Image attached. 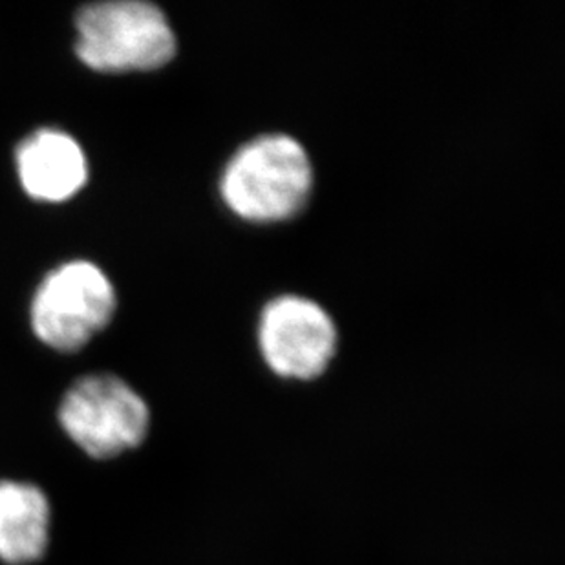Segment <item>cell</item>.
I'll return each mask as SVG.
<instances>
[{
  "label": "cell",
  "instance_id": "2",
  "mask_svg": "<svg viewBox=\"0 0 565 565\" xmlns=\"http://www.w3.org/2000/svg\"><path fill=\"white\" fill-rule=\"evenodd\" d=\"M75 28L77 57L97 72H147L166 66L177 55V35L166 13L150 2L85 6L75 17Z\"/></svg>",
  "mask_w": 565,
  "mask_h": 565
},
{
  "label": "cell",
  "instance_id": "5",
  "mask_svg": "<svg viewBox=\"0 0 565 565\" xmlns=\"http://www.w3.org/2000/svg\"><path fill=\"white\" fill-rule=\"evenodd\" d=\"M339 347L331 315L315 300L280 295L258 319V350L267 369L289 381H313L330 369Z\"/></svg>",
  "mask_w": 565,
  "mask_h": 565
},
{
  "label": "cell",
  "instance_id": "1",
  "mask_svg": "<svg viewBox=\"0 0 565 565\" xmlns=\"http://www.w3.org/2000/svg\"><path fill=\"white\" fill-rule=\"evenodd\" d=\"M305 145L288 134H264L242 145L220 174V196L236 218L278 224L302 213L313 192Z\"/></svg>",
  "mask_w": 565,
  "mask_h": 565
},
{
  "label": "cell",
  "instance_id": "3",
  "mask_svg": "<svg viewBox=\"0 0 565 565\" xmlns=\"http://www.w3.org/2000/svg\"><path fill=\"white\" fill-rule=\"evenodd\" d=\"M60 423L70 439L96 459L138 448L150 428L143 397L114 375L81 379L64 395Z\"/></svg>",
  "mask_w": 565,
  "mask_h": 565
},
{
  "label": "cell",
  "instance_id": "4",
  "mask_svg": "<svg viewBox=\"0 0 565 565\" xmlns=\"http://www.w3.org/2000/svg\"><path fill=\"white\" fill-rule=\"evenodd\" d=\"M116 311V291L90 262H70L50 273L32 302L35 335L60 352H75L102 331Z\"/></svg>",
  "mask_w": 565,
  "mask_h": 565
},
{
  "label": "cell",
  "instance_id": "6",
  "mask_svg": "<svg viewBox=\"0 0 565 565\" xmlns=\"http://www.w3.org/2000/svg\"><path fill=\"white\" fill-rule=\"evenodd\" d=\"M22 188L43 202H64L81 191L88 178L85 152L61 130H39L17 149Z\"/></svg>",
  "mask_w": 565,
  "mask_h": 565
},
{
  "label": "cell",
  "instance_id": "7",
  "mask_svg": "<svg viewBox=\"0 0 565 565\" xmlns=\"http://www.w3.org/2000/svg\"><path fill=\"white\" fill-rule=\"evenodd\" d=\"M52 509L39 487L0 481V561L26 565L49 547Z\"/></svg>",
  "mask_w": 565,
  "mask_h": 565
}]
</instances>
